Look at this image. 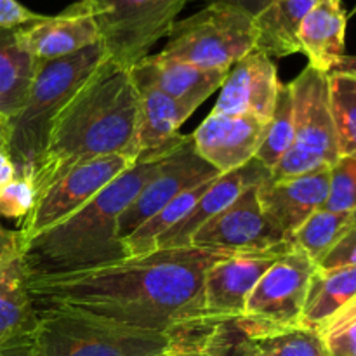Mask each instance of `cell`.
<instances>
[{
  "label": "cell",
  "mask_w": 356,
  "mask_h": 356,
  "mask_svg": "<svg viewBox=\"0 0 356 356\" xmlns=\"http://www.w3.org/2000/svg\"><path fill=\"white\" fill-rule=\"evenodd\" d=\"M92 16L106 56L131 70L169 37L188 0H82Z\"/></svg>",
  "instance_id": "9c48e42d"
},
{
  "label": "cell",
  "mask_w": 356,
  "mask_h": 356,
  "mask_svg": "<svg viewBox=\"0 0 356 356\" xmlns=\"http://www.w3.org/2000/svg\"><path fill=\"white\" fill-rule=\"evenodd\" d=\"M325 209L334 212H351L356 209V153L341 156L330 167V193Z\"/></svg>",
  "instance_id": "d6a6232c"
},
{
  "label": "cell",
  "mask_w": 356,
  "mask_h": 356,
  "mask_svg": "<svg viewBox=\"0 0 356 356\" xmlns=\"http://www.w3.org/2000/svg\"><path fill=\"white\" fill-rule=\"evenodd\" d=\"M42 14L31 13L30 9H26L17 0H0V28L14 30V28L33 23Z\"/></svg>",
  "instance_id": "d590c367"
},
{
  "label": "cell",
  "mask_w": 356,
  "mask_h": 356,
  "mask_svg": "<svg viewBox=\"0 0 356 356\" xmlns=\"http://www.w3.org/2000/svg\"><path fill=\"white\" fill-rule=\"evenodd\" d=\"M38 63L19 44L16 28H0V115L16 117L30 94Z\"/></svg>",
  "instance_id": "cb8c5ba5"
},
{
  "label": "cell",
  "mask_w": 356,
  "mask_h": 356,
  "mask_svg": "<svg viewBox=\"0 0 356 356\" xmlns=\"http://www.w3.org/2000/svg\"><path fill=\"white\" fill-rule=\"evenodd\" d=\"M330 193V169L275 181L271 176L257 184V198L268 221L291 242L302 222L325 207Z\"/></svg>",
  "instance_id": "5bb4252c"
},
{
  "label": "cell",
  "mask_w": 356,
  "mask_h": 356,
  "mask_svg": "<svg viewBox=\"0 0 356 356\" xmlns=\"http://www.w3.org/2000/svg\"><path fill=\"white\" fill-rule=\"evenodd\" d=\"M266 124L252 115L211 111L191 139L198 155L219 174H226L256 159Z\"/></svg>",
  "instance_id": "9a60e30c"
},
{
  "label": "cell",
  "mask_w": 356,
  "mask_h": 356,
  "mask_svg": "<svg viewBox=\"0 0 356 356\" xmlns=\"http://www.w3.org/2000/svg\"><path fill=\"white\" fill-rule=\"evenodd\" d=\"M3 120H7V118H3L2 115H0V122H3Z\"/></svg>",
  "instance_id": "f6af8a7d"
},
{
  "label": "cell",
  "mask_w": 356,
  "mask_h": 356,
  "mask_svg": "<svg viewBox=\"0 0 356 356\" xmlns=\"http://www.w3.org/2000/svg\"><path fill=\"white\" fill-rule=\"evenodd\" d=\"M348 14L343 3L318 0L299 26L298 42L308 65L329 73L346 52Z\"/></svg>",
  "instance_id": "44dd1931"
},
{
  "label": "cell",
  "mask_w": 356,
  "mask_h": 356,
  "mask_svg": "<svg viewBox=\"0 0 356 356\" xmlns=\"http://www.w3.org/2000/svg\"><path fill=\"white\" fill-rule=\"evenodd\" d=\"M353 222H356V209L353 211Z\"/></svg>",
  "instance_id": "ee69618b"
},
{
  "label": "cell",
  "mask_w": 356,
  "mask_h": 356,
  "mask_svg": "<svg viewBox=\"0 0 356 356\" xmlns=\"http://www.w3.org/2000/svg\"><path fill=\"white\" fill-rule=\"evenodd\" d=\"M329 356H356V298L316 329Z\"/></svg>",
  "instance_id": "4dcf8cb0"
},
{
  "label": "cell",
  "mask_w": 356,
  "mask_h": 356,
  "mask_svg": "<svg viewBox=\"0 0 356 356\" xmlns=\"http://www.w3.org/2000/svg\"><path fill=\"white\" fill-rule=\"evenodd\" d=\"M0 356H45V353L38 343L37 332H33L0 343Z\"/></svg>",
  "instance_id": "8d00e7d4"
},
{
  "label": "cell",
  "mask_w": 356,
  "mask_h": 356,
  "mask_svg": "<svg viewBox=\"0 0 356 356\" xmlns=\"http://www.w3.org/2000/svg\"><path fill=\"white\" fill-rule=\"evenodd\" d=\"M330 72H343V73H346V75H350L351 79H353L355 82H356V56L344 54L343 58H341L339 61H337V65L334 66L332 70H330Z\"/></svg>",
  "instance_id": "60d3db41"
},
{
  "label": "cell",
  "mask_w": 356,
  "mask_h": 356,
  "mask_svg": "<svg viewBox=\"0 0 356 356\" xmlns=\"http://www.w3.org/2000/svg\"><path fill=\"white\" fill-rule=\"evenodd\" d=\"M139 92L136 162H148L172 152L184 136L179 129L195 110L146 82H134Z\"/></svg>",
  "instance_id": "d6986e66"
},
{
  "label": "cell",
  "mask_w": 356,
  "mask_h": 356,
  "mask_svg": "<svg viewBox=\"0 0 356 356\" xmlns=\"http://www.w3.org/2000/svg\"><path fill=\"white\" fill-rule=\"evenodd\" d=\"M351 225H353L351 212H334L323 207L302 222L291 242L318 266Z\"/></svg>",
  "instance_id": "83f0119b"
},
{
  "label": "cell",
  "mask_w": 356,
  "mask_h": 356,
  "mask_svg": "<svg viewBox=\"0 0 356 356\" xmlns=\"http://www.w3.org/2000/svg\"><path fill=\"white\" fill-rule=\"evenodd\" d=\"M280 83L273 59L254 49L228 70L212 111L252 115L268 122L277 103Z\"/></svg>",
  "instance_id": "2e32d148"
},
{
  "label": "cell",
  "mask_w": 356,
  "mask_h": 356,
  "mask_svg": "<svg viewBox=\"0 0 356 356\" xmlns=\"http://www.w3.org/2000/svg\"><path fill=\"white\" fill-rule=\"evenodd\" d=\"M318 0H270L254 16L256 49L270 58H287L301 52L299 26Z\"/></svg>",
  "instance_id": "603a6c76"
},
{
  "label": "cell",
  "mask_w": 356,
  "mask_h": 356,
  "mask_svg": "<svg viewBox=\"0 0 356 356\" xmlns=\"http://www.w3.org/2000/svg\"><path fill=\"white\" fill-rule=\"evenodd\" d=\"M218 176L221 174L197 153L191 136H184L183 141L163 156L159 170L122 212L118 219V236L125 242L139 226L183 191Z\"/></svg>",
  "instance_id": "7c38bea8"
},
{
  "label": "cell",
  "mask_w": 356,
  "mask_h": 356,
  "mask_svg": "<svg viewBox=\"0 0 356 356\" xmlns=\"http://www.w3.org/2000/svg\"><path fill=\"white\" fill-rule=\"evenodd\" d=\"M329 96L339 155H353L356 153V82L346 73L330 72Z\"/></svg>",
  "instance_id": "f546056e"
},
{
  "label": "cell",
  "mask_w": 356,
  "mask_h": 356,
  "mask_svg": "<svg viewBox=\"0 0 356 356\" xmlns=\"http://www.w3.org/2000/svg\"><path fill=\"white\" fill-rule=\"evenodd\" d=\"M294 139V97L291 83H280L273 113L264 129L263 141L256 153V159L266 169L273 170L285 153L289 152Z\"/></svg>",
  "instance_id": "f1b7e54d"
},
{
  "label": "cell",
  "mask_w": 356,
  "mask_h": 356,
  "mask_svg": "<svg viewBox=\"0 0 356 356\" xmlns=\"http://www.w3.org/2000/svg\"><path fill=\"white\" fill-rule=\"evenodd\" d=\"M19 252V233L0 225V261Z\"/></svg>",
  "instance_id": "74e56055"
},
{
  "label": "cell",
  "mask_w": 356,
  "mask_h": 356,
  "mask_svg": "<svg viewBox=\"0 0 356 356\" xmlns=\"http://www.w3.org/2000/svg\"><path fill=\"white\" fill-rule=\"evenodd\" d=\"M35 204V190L28 177H14L0 191V216L24 219Z\"/></svg>",
  "instance_id": "836d02e7"
},
{
  "label": "cell",
  "mask_w": 356,
  "mask_h": 356,
  "mask_svg": "<svg viewBox=\"0 0 356 356\" xmlns=\"http://www.w3.org/2000/svg\"><path fill=\"white\" fill-rule=\"evenodd\" d=\"M37 329L38 313L28 291L21 252H16L0 261V343Z\"/></svg>",
  "instance_id": "7402d4cb"
},
{
  "label": "cell",
  "mask_w": 356,
  "mask_h": 356,
  "mask_svg": "<svg viewBox=\"0 0 356 356\" xmlns=\"http://www.w3.org/2000/svg\"><path fill=\"white\" fill-rule=\"evenodd\" d=\"M134 165L131 159L124 155H108L89 160L73 167L68 174L56 181L51 188L35 197V204L24 219H21V243L51 228L56 222L70 218L76 211L89 204L101 190L108 186L115 177Z\"/></svg>",
  "instance_id": "30bf717a"
},
{
  "label": "cell",
  "mask_w": 356,
  "mask_h": 356,
  "mask_svg": "<svg viewBox=\"0 0 356 356\" xmlns=\"http://www.w3.org/2000/svg\"><path fill=\"white\" fill-rule=\"evenodd\" d=\"M356 298V268H316L299 325L316 330Z\"/></svg>",
  "instance_id": "d4e9b609"
},
{
  "label": "cell",
  "mask_w": 356,
  "mask_h": 356,
  "mask_svg": "<svg viewBox=\"0 0 356 356\" xmlns=\"http://www.w3.org/2000/svg\"><path fill=\"white\" fill-rule=\"evenodd\" d=\"M344 266L356 268V222L346 229V233L337 240L336 245L318 264L320 270H332V268Z\"/></svg>",
  "instance_id": "e575fe53"
},
{
  "label": "cell",
  "mask_w": 356,
  "mask_h": 356,
  "mask_svg": "<svg viewBox=\"0 0 356 356\" xmlns=\"http://www.w3.org/2000/svg\"><path fill=\"white\" fill-rule=\"evenodd\" d=\"M106 58L103 42H97L75 54L38 63L26 103L9 120L6 153L16 177L31 179L56 117Z\"/></svg>",
  "instance_id": "277c9868"
},
{
  "label": "cell",
  "mask_w": 356,
  "mask_h": 356,
  "mask_svg": "<svg viewBox=\"0 0 356 356\" xmlns=\"http://www.w3.org/2000/svg\"><path fill=\"white\" fill-rule=\"evenodd\" d=\"M226 250L179 247L66 277L28 280L37 312L70 309L172 337L174 350L191 330L209 268Z\"/></svg>",
  "instance_id": "6da1fadb"
},
{
  "label": "cell",
  "mask_w": 356,
  "mask_h": 356,
  "mask_svg": "<svg viewBox=\"0 0 356 356\" xmlns=\"http://www.w3.org/2000/svg\"><path fill=\"white\" fill-rule=\"evenodd\" d=\"M270 176L271 170L266 169L259 160L254 159L240 169L221 174L212 179L204 195L191 207V211L156 242L155 250L190 247L193 235L205 222H209L219 212L225 211L228 205H232L247 188L263 183Z\"/></svg>",
  "instance_id": "ac0fdd59"
},
{
  "label": "cell",
  "mask_w": 356,
  "mask_h": 356,
  "mask_svg": "<svg viewBox=\"0 0 356 356\" xmlns=\"http://www.w3.org/2000/svg\"><path fill=\"white\" fill-rule=\"evenodd\" d=\"M334 2H339L341 3V2H343V0H334Z\"/></svg>",
  "instance_id": "bcb514c9"
},
{
  "label": "cell",
  "mask_w": 356,
  "mask_h": 356,
  "mask_svg": "<svg viewBox=\"0 0 356 356\" xmlns=\"http://www.w3.org/2000/svg\"><path fill=\"white\" fill-rule=\"evenodd\" d=\"M153 356H204L200 351H184V350H169L163 353L153 355Z\"/></svg>",
  "instance_id": "7bdbcfd3"
},
{
  "label": "cell",
  "mask_w": 356,
  "mask_h": 356,
  "mask_svg": "<svg viewBox=\"0 0 356 356\" xmlns=\"http://www.w3.org/2000/svg\"><path fill=\"white\" fill-rule=\"evenodd\" d=\"M16 177V169L6 152H0V191Z\"/></svg>",
  "instance_id": "ab89813d"
},
{
  "label": "cell",
  "mask_w": 356,
  "mask_h": 356,
  "mask_svg": "<svg viewBox=\"0 0 356 356\" xmlns=\"http://www.w3.org/2000/svg\"><path fill=\"white\" fill-rule=\"evenodd\" d=\"M129 72L134 82L149 83L191 110H197L216 90L221 89L228 75V72L204 70L190 63L165 58L160 52L146 56Z\"/></svg>",
  "instance_id": "ffe728a7"
},
{
  "label": "cell",
  "mask_w": 356,
  "mask_h": 356,
  "mask_svg": "<svg viewBox=\"0 0 356 356\" xmlns=\"http://www.w3.org/2000/svg\"><path fill=\"white\" fill-rule=\"evenodd\" d=\"M353 13H356V7H355V10H353ZM353 13H351V14H353Z\"/></svg>",
  "instance_id": "7dc6e473"
},
{
  "label": "cell",
  "mask_w": 356,
  "mask_h": 356,
  "mask_svg": "<svg viewBox=\"0 0 356 356\" xmlns=\"http://www.w3.org/2000/svg\"><path fill=\"white\" fill-rule=\"evenodd\" d=\"M7 141H9V120H3L0 122V152H6Z\"/></svg>",
  "instance_id": "b9f144b4"
},
{
  "label": "cell",
  "mask_w": 356,
  "mask_h": 356,
  "mask_svg": "<svg viewBox=\"0 0 356 356\" xmlns=\"http://www.w3.org/2000/svg\"><path fill=\"white\" fill-rule=\"evenodd\" d=\"M316 268L301 249L292 247L257 282L242 318L268 327L299 325Z\"/></svg>",
  "instance_id": "8fae6325"
},
{
  "label": "cell",
  "mask_w": 356,
  "mask_h": 356,
  "mask_svg": "<svg viewBox=\"0 0 356 356\" xmlns=\"http://www.w3.org/2000/svg\"><path fill=\"white\" fill-rule=\"evenodd\" d=\"M292 247V242H282L263 250L232 254L212 264L202 284L193 327L176 350L198 351L204 337L216 325L242 318L247 299L257 282Z\"/></svg>",
  "instance_id": "ba28073f"
},
{
  "label": "cell",
  "mask_w": 356,
  "mask_h": 356,
  "mask_svg": "<svg viewBox=\"0 0 356 356\" xmlns=\"http://www.w3.org/2000/svg\"><path fill=\"white\" fill-rule=\"evenodd\" d=\"M294 97V139L271 179H291L330 169L341 159L329 96V73L306 66L291 82Z\"/></svg>",
  "instance_id": "52a82bcc"
},
{
  "label": "cell",
  "mask_w": 356,
  "mask_h": 356,
  "mask_svg": "<svg viewBox=\"0 0 356 356\" xmlns=\"http://www.w3.org/2000/svg\"><path fill=\"white\" fill-rule=\"evenodd\" d=\"M163 156L136 162L75 214L21 243L28 280L83 273L124 261L127 249L118 236V219L159 170Z\"/></svg>",
  "instance_id": "3957f363"
},
{
  "label": "cell",
  "mask_w": 356,
  "mask_h": 356,
  "mask_svg": "<svg viewBox=\"0 0 356 356\" xmlns=\"http://www.w3.org/2000/svg\"><path fill=\"white\" fill-rule=\"evenodd\" d=\"M211 181H205V183L198 184V186H193L190 188V190L183 191L179 197H176L170 204H167L162 211H159L155 216H152L145 225L139 226L129 238H125L127 257L143 256V254L153 252L156 247V242H159L170 228H174V226L191 211V207L197 204L198 198H200L202 195H204V191L207 190Z\"/></svg>",
  "instance_id": "4316f807"
},
{
  "label": "cell",
  "mask_w": 356,
  "mask_h": 356,
  "mask_svg": "<svg viewBox=\"0 0 356 356\" xmlns=\"http://www.w3.org/2000/svg\"><path fill=\"white\" fill-rule=\"evenodd\" d=\"M38 313L37 339L45 356H153L174 350L172 337L70 309Z\"/></svg>",
  "instance_id": "5b68a950"
},
{
  "label": "cell",
  "mask_w": 356,
  "mask_h": 356,
  "mask_svg": "<svg viewBox=\"0 0 356 356\" xmlns=\"http://www.w3.org/2000/svg\"><path fill=\"white\" fill-rule=\"evenodd\" d=\"M188 2H197V0H188ZM204 2L211 3V2H226V3H232V6L240 7V9L247 10L250 13L252 16H257L264 7L268 6L270 0H204Z\"/></svg>",
  "instance_id": "f35d334b"
},
{
  "label": "cell",
  "mask_w": 356,
  "mask_h": 356,
  "mask_svg": "<svg viewBox=\"0 0 356 356\" xmlns=\"http://www.w3.org/2000/svg\"><path fill=\"white\" fill-rule=\"evenodd\" d=\"M204 356H254L245 327L238 318L216 325L198 346Z\"/></svg>",
  "instance_id": "1f68e13d"
},
{
  "label": "cell",
  "mask_w": 356,
  "mask_h": 356,
  "mask_svg": "<svg viewBox=\"0 0 356 356\" xmlns=\"http://www.w3.org/2000/svg\"><path fill=\"white\" fill-rule=\"evenodd\" d=\"M254 356H329L318 332L306 327H268L238 318Z\"/></svg>",
  "instance_id": "484cf974"
},
{
  "label": "cell",
  "mask_w": 356,
  "mask_h": 356,
  "mask_svg": "<svg viewBox=\"0 0 356 356\" xmlns=\"http://www.w3.org/2000/svg\"><path fill=\"white\" fill-rule=\"evenodd\" d=\"M139 92L131 72L104 59L56 117L31 174L35 197L73 167L108 155L136 160Z\"/></svg>",
  "instance_id": "7a4b0ae2"
},
{
  "label": "cell",
  "mask_w": 356,
  "mask_h": 356,
  "mask_svg": "<svg viewBox=\"0 0 356 356\" xmlns=\"http://www.w3.org/2000/svg\"><path fill=\"white\" fill-rule=\"evenodd\" d=\"M256 49L254 16L226 2H211L186 19L176 21L160 52L204 70L228 72Z\"/></svg>",
  "instance_id": "8992f818"
},
{
  "label": "cell",
  "mask_w": 356,
  "mask_h": 356,
  "mask_svg": "<svg viewBox=\"0 0 356 356\" xmlns=\"http://www.w3.org/2000/svg\"><path fill=\"white\" fill-rule=\"evenodd\" d=\"M16 31L19 44L37 63L65 58L101 42L99 30L82 0L58 16H40Z\"/></svg>",
  "instance_id": "e0dca14e"
},
{
  "label": "cell",
  "mask_w": 356,
  "mask_h": 356,
  "mask_svg": "<svg viewBox=\"0 0 356 356\" xmlns=\"http://www.w3.org/2000/svg\"><path fill=\"white\" fill-rule=\"evenodd\" d=\"M282 242L289 240L268 221L257 198V184H252L232 205L205 222L195 233L190 245L236 254L263 250Z\"/></svg>",
  "instance_id": "4fadbf2b"
}]
</instances>
